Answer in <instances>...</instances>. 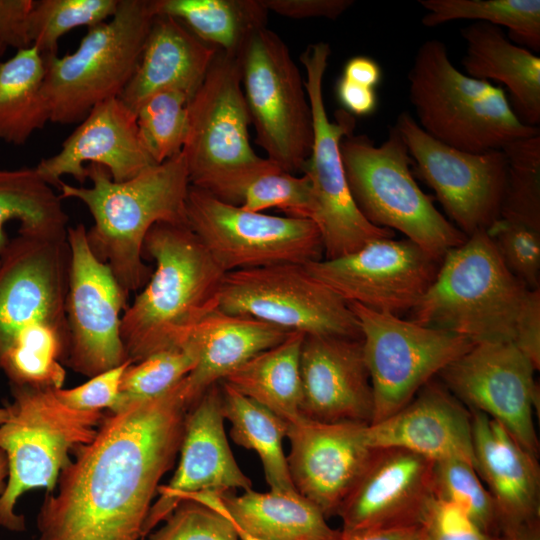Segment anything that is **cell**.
<instances>
[{"mask_svg":"<svg viewBox=\"0 0 540 540\" xmlns=\"http://www.w3.org/2000/svg\"><path fill=\"white\" fill-rule=\"evenodd\" d=\"M191 406L183 378L157 397L103 417L43 501L38 540H141Z\"/></svg>","mask_w":540,"mask_h":540,"instance_id":"6da1fadb","label":"cell"},{"mask_svg":"<svg viewBox=\"0 0 540 540\" xmlns=\"http://www.w3.org/2000/svg\"><path fill=\"white\" fill-rule=\"evenodd\" d=\"M513 344L540 368V288L530 289L518 316Z\"/></svg>","mask_w":540,"mask_h":540,"instance_id":"7dc6e473","label":"cell"},{"mask_svg":"<svg viewBox=\"0 0 540 540\" xmlns=\"http://www.w3.org/2000/svg\"><path fill=\"white\" fill-rule=\"evenodd\" d=\"M232 524H233V523H232ZM233 526H234V528H235V530H236V533H237V535H238L239 540H264V539H261V538H259V537H256V536H254V535H252V534H250V533H248V532H246V531H244V530L238 528V527L235 526L234 524H233Z\"/></svg>","mask_w":540,"mask_h":540,"instance_id":"9f6ffc18","label":"cell"},{"mask_svg":"<svg viewBox=\"0 0 540 540\" xmlns=\"http://www.w3.org/2000/svg\"><path fill=\"white\" fill-rule=\"evenodd\" d=\"M417 540H426L425 536L422 533V530H421V534H420V536L418 537Z\"/></svg>","mask_w":540,"mask_h":540,"instance_id":"91938a15","label":"cell"},{"mask_svg":"<svg viewBox=\"0 0 540 540\" xmlns=\"http://www.w3.org/2000/svg\"><path fill=\"white\" fill-rule=\"evenodd\" d=\"M341 76L357 84L375 89L381 82L382 69L373 58L359 55L350 58L345 63Z\"/></svg>","mask_w":540,"mask_h":540,"instance_id":"f5cc1de1","label":"cell"},{"mask_svg":"<svg viewBox=\"0 0 540 540\" xmlns=\"http://www.w3.org/2000/svg\"><path fill=\"white\" fill-rule=\"evenodd\" d=\"M304 335L291 332L278 345L248 360L227 375L226 383L286 422L301 417L300 350Z\"/></svg>","mask_w":540,"mask_h":540,"instance_id":"d6a6232c","label":"cell"},{"mask_svg":"<svg viewBox=\"0 0 540 540\" xmlns=\"http://www.w3.org/2000/svg\"><path fill=\"white\" fill-rule=\"evenodd\" d=\"M374 448H401L433 462L460 459L475 467L470 410L434 379L393 415L367 425Z\"/></svg>","mask_w":540,"mask_h":540,"instance_id":"d4e9b609","label":"cell"},{"mask_svg":"<svg viewBox=\"0 0 540 540\" xmlns=\"http://www.w3.org/2000/svg\"><path fill=\"white\" fill-rule=\"evenodd\" d=\"M13 401L0 425V449L8 461V477L0 496V526L23 531L25 520L15 512L27 491L53 492L72 450L89 443L103 419L100 411H80L63 404L55 389L11 385Z\"/></svg>","mask_w":540,"mask_h":540,"instance_id":"8992f818","label":"cell"},{"mask_svg":"<svg viewBox=\"0 0 540 540\" xmlns=\"http://www.w3.org/2000/svg\"><path fill=\"white\" fill-rule=\"evenodd\" d=\"M8 477V461L6 454L0 449V496L4 491Z\"/></svg>","mask_w":540,"mask_h":540,"instance_id":"11a10c76","label":"cell"},{"mask_svg":"<svg viewBox=\"0 0 540 540\" xmlns=\"http://www.w3.org/2000/svg\"><path fill=\"white\" fill-rule=\"evenodd\" d=\"M502 150L508 170L500 218L540 231V134L510 141Z\"/></svg>","mask_w":540,"mask_h":540,"instance_id":"74e56055","label":"cell"},{"mask_svg":"<svg viewBox=\"0 0 540 540\" xmlns=\"http://www.w3.org/2000/svg\"><path fill=\"white\" fill-rule=\"evenodd\" d=\"M340 154L352 198L372 225L398 230L441 259L466 241L416 183L413 160L395 125L378 146L364 134L344 137Z\"/></svg>","mask_w":540,"mask_h":540,"instance_id":"52a82bcc","label":"cell"},{"mask_svg":"<svg viewBox=\"0 0 540 540\" xmlns=\"http://www.w3.org/2000/svg\"><path fill=\"white\" fill-rule=\"evenodd\" d=\"M425 182L446 214L467 237L500 218L508 163L502 149L472 153L428 135L409 112L395 123Z\"/></svg>","mask_w":540,"mask_h":540,"instance_id":"9a60e30c","label":"cell"},{"mask_svg":"<svg viewBox=\"0 0 540 540\" xmlns=\"http://www.w3.org/2000/svg\"><path fill=\"white\" fill-rule=\"evenodd\" d=\"M155 16L152 1L119 0L112 17L88 28L75 51L43 56V94L51 122L80 123L94 106L121 94Z\"/></svg>","mask_w":540,"mask_h":540,"instance_id":"ba28073f","label":"cell"},{"mask_svg":"<svg viewBox=\"0 0 540 540\" xmlns=\"http://www.w3.org/2000/svg\"><path fill=\"white\" fill-rule=\"evenodd\" d=\"M196 363V351L187 348L161 351L130 364L122 376L119 396L110 412L165 393L185 378Z\"/></svg>","mask_w":540,"mask_h":540,"instance_id":"b9f144b4","label":"cell"},{"mask_svg":"<svg viewBox=\"0 0 540 540\" xmlns=\"http://www.w3.org/2000/svg\"><path fill=\"white\" fill-rule=\"evenodd\" d=\"M426 540H505L484 532L454 504L435 497L427 502L420 519Z\"/></svg>","mask_w":540,"mask_h":540,"instance_id":"f6af8a7d","label":"cell"},{"mask_svg":"<svg viewBox=\"0 0 540 540\" xmlns=\"http://www.w3.org/2000/svg\"><path fill=\"white\" fill-rule=\"evenodd\" d=\"M237 58L256 144L282 170L303 171L313 144L312 113L305 81L287 45L273 31L258 28Z\"/></svg>","mask_w":540,"mask_h":540,"instance_id":"9c48e42d","label":"cell"},{"mask_svg":"<svg viewBox=\"0 0 540 540\" xmlns=\"http://www.w3.org/2000/svg\"><path fill=\"white\" fill-rule=\"evenodd\" d=\"M130 364L131 361H126L120 366L91 377L80 386L55 389V394L63 404L76 410L111 411L119 396L122 376Z\"/></svg>","mask_w":540,"mask_h":540,"instance_id":"bcb514c9","label":"cell"},{"mask_svg":"<svg viewBox=\"0 0 540 540\" xmlns=\"http://www.w3.org/2000/svg\"><path fill=\"white\" fill-rule=\"evenodd\" d=\"M470 412L475 469L496 504L501 536L512 537L539 525L537 457L524 449L499 422L482 412Z\"/></svg>","mask_w":540,"mask_h":540,"instance_id":"484cf974","label":"cell"},{"mask_svg":"<svg viewBox=\"0 0 540 540\" xmlns=\"http://www.w3.org/2000/svg\"><path fill=\"white\" fill-rule=\"evenodd\" d=\"M86 163L105 167L116 182L155 165L141 139L135 112L118 97L94 106L64 140L59 152L43 158L35 170L58 188L65 175L83 184L87 180Z\"/></svg>","mask_w":540,"mask_h":540,"instance_id":"cb8c5ba5","label":"cell"},{"mask_svg":"<svg viewBox=\"0 0 540 540\" xmlns=\"http://www.w3.org/2000/svg\"><path fill=\"white\" fill-rule=\"evenodd\" d=\"M421 534L420 525L390 528H368L340 530L328 540H417Z\"/></svg>","mask_w":540,"mask_h":540,"instance_id":"816d5d0a","label":"cell"},{"mask_svg":"<svg viewBox=\"0 0 540 540\" xmlns=\"http://www.w3.org/2000/svg\"><path fill=\"white\" fill-rule=\"evenodd\" d=\"M466 53L461 61L466 75L506 86L510 106L525 125L540 123V58L512 43L498 26L473 22L461 30Z\"/></svg>","mask_w":540,"mask_h":540,"instance_id":"f546056e","label":"cell"},{"mask_svg":"<svg viewBox=\"0 0 540 540\" xmlns=\"http://www.w3.org/2000/svg\"><path fill=\"white\" fill-rule=\"evenodd\" d=\"M44 57L31 45L0 62V140L21 145L50 121Z\"/></svg>","mask_w":540,"mask_h":540,"instance_id":"e575fe53","label":"cell"},{"mask_svg":"<svg viewBox=\"0 0 540 540\" xmlns=\"http://www.w3.org/2000/svg\"><path fill=\"white\" fill-rule=\"evenodd\" d=\"M199 503L229 519L238 528L264 540H328L332 529L323 512L297 491L241 495L202 493Z\"/></svg>","mask_w":540,"mask_h":540,"instance_id":"f1b7e54d","label":"cell"},{"mask_svg":"<svg viewBox=\"0 0 540 540\" xmlns=\"http://www.w3.org/2000/svg\"><path fill=\"white\" fill-rule=\"evenodd\" d=\"M155 269L121 319L132 364L167 350H183L194 327L218 305L225 272L187 225L160 222L148 232L143 257Z\"/></svg>","mask_w":540,"mask_h":540,"instance_id":"3957f363","label":"cell"},{"mask_svg":"<svg viewBox=\"0 0 540 540\" xmlns=\"http://www.w3.org/2000/svg\"><path fill=\"white\" fill-rule=\"evenodd\" d=\"M66 238L18 235L0 261V370L50 334L68 337Z\"/></svg>","mask_w":540,"mask_h":540,"instance_id":"8fae6325","label":"cell"},{"mask_svg":"<svg viewBox=\"0 0 540 540\" xmlns=\"http://www.w3.org/2000/svg\"><path fill=\"white\" fill-rule=\"evenodd\" d=\"M360 327L379 422L409 403L419 390L474 342L358 303H348Z\"/></svg>","mask_w":540,"mask_h":540,"instance_id":"4fadbf2b","label":"cell"},{"mask_svg":"<svg viewBox=\"0 0 540 540\" xmlns=\"http://www.w3.org/2000/svg\"><path fill=\"white\" fill-rule=\"evenodd\" d=\"M67 242L70 272L64 364L91 378L130 361L121 339V311L127 297L110 267L92 252L83 224L68 227Z\"/></svg>","mask_w":540,"mask_h":540,"instance_id":"2e32d148","label":"cell"},{"mask_svg":"<svg viewBox=\"0 0 540 540\" xmlns=\"http://www.w3.org/2000/svg\"><path fill=\"white\" fill-rule=\"evenodd\" d=\"M330 54V45L321 41L309 44L300 55L313 123L312 150L303 172L314 196V222L321 234L324 259L345 256L373 240L394 236V231L372 225L350 193L340 143L353 133L355 118L343 109L333 121L327 115L322 86Z\"/></svg>","mask_w":540,"mask_h":540,"instance_id":"30bf717a","label":"cell"},{"mask_svg":"<svg viewBox=\"0 0 540 540\" xmlns=\"http://www.w3.org/2000/svg\"><path fill=\"white\" fill-rule=\"evenodd\" d=\"M222 411L231 423L232 440L260 458L266 482L273 491H297L292 483L283 439L287 437L288 422L267 408L240 394L224 382Z\"/></svg>","mask_w":540,"mask_h":540,"instance_id":"d590c367","label":"cell"},{"mask_svg":"<svg viewBox=\"0 0 540 540\" xmlns=\"http://www.w3.org/2000/svg\"><path fill=\"white\" fill-rule=\"evenodd\" d=\"M217 50L178 20L156 15L138 65L118 98L132 111L147 97L163 90H178L191 98Z\"/></svg>","mask_w":540,"mask_h":540,"instance_id":"4316f807","label":"cell"},{"mask_svg":"<svg viewBox=\"0 0 540 540\" xmlns=\"http://www.w3.org/2000/svg\"><path fill=\"white\" fill-rule=\"evenodd\" d=\"M267 11L294 19L324 17L337 19L354 1L352 0H261Z\"/></svg>","mask_w":540,"mask_h":540,"instance_id":"c3c4849f","label":"cell"},{"mask_svg":"<svg viewBox=\"0 0 540 540\" xmlns=\"http://www.w3.org/2000/svg\"><path fill=\"white\" fill-rule=\"evenodd\" d=\"M6 49L7 47L0 41V62H1V57L3 56Z\"/></svg>","mask_w":540,"mask_h":540,"instance_id":"680465c9","label":"cell"},{"mask_svg":"<svg viewBox=\"0 0 540 540\" xmlns=\"http://www.w3.org/2000/svg\"><path fill=\"white\" fill-rule=\"evenodd\" d=\"M196 187L248 211L278 209L286 216L314 221L316 207L308 177L288 173L268 158L213 177Z\"/></svg>","mask_w":540,"mask_h":540,"instance_id":"4dcf8cb0","label":"cell"},{"mask_svg":"<svg viewBox=\"0 0 540 540\" xmlns=\"http://www.w3.org/2000/svg\"><path fill=\"white\" fill-rule=\"evenodd\" d=\"M8 409L7 407L0 408V425L7 419Z\"/></svg>","mask_w":540,"mask_h":540,"instance_id":"6f0895ef","label":"cell"},{"mask_svg":"<svg viewBox=\"0 0 540 540\" xmlns=\"http://www.w3.org/2000/svg\"><path fill=\"white\" fill-rule=\"evenodd\" d=\"M187 108L188 131L182 153L191 185L199 186L261 159L250 144L251 119L237 57L217 50Z\"/></svg>","mask_w":540,"mask_h":540,"instance_id":"d6986e66","label":"cell"},{"mask_svg":"<svg viewBox=\"0 0 540 540\" xmlns=\"http://www.w3.org/2000/svg\"><path fill=\"white\" fill-rule=\"evenodd\" d=\"M290 333L260 320L226 313L218 307L210 311L194 327L184 347L197 353V363L185 377L191 403L252 357L281 343Z\"/></svg>","mask_w":540,"mask_h":540,"instance_id":"83f0119b","label":"cell"},{"mask_svg":"<svg viewBox=\"0 0 540 540\" xmlns=\"http://www.w3.org/2000/svg\"><path fill=\"white\" fill-rule=\"evenodd\" d=\"M217 307L288 332L362 338L349 304L315 279L302 264L225 273Z\"/></svg>","mask_w":540,"mask_h":540,"instance_id":"5bb4252c","label":"cell"},{"mask_svg":"<svg viewBox=\"0 0 540 540\" xmlns=\"http://www.w3.org/2000/svg\"><path fill=\"white\" fill-rule=\"evenodd\" d=\"M62 199L35 168L0 169V261L19 235L66 238Z\"/></svg>","mask_w":540,"mask_h":540,"instance_id":"1f68e13d","label":"cell"},{"mask_svg":"<svg viewBox=\"0 0 540 540\" xmlns=\"http://www.w3.org/2000/svg\"><path fill=\"white\" fill-rule=\"evenodd\" d=\"M433 464L401 448L375 449L338 509L342 530L420 525L433 496Z\"/></svg>","mask_w":540,"mask_h":540,"instance_id":"603a6c76","label":"cell"},{"mask_svg":"<svg viewBox=\"0 0 540 540\" xmlns=\"http://www.w3.org/2000/svg\"><path fill=\"white\" fill-rule=\"evenodd\" d=\"M34 1L0 0V41L17 50L31 46L28 19Z\"/></svg>","mask_w":540,"mask_h":540,"instance_id":"681fc988","label":"cell"},{"mask_svg":"<svg viewBox=\"0 0 540 540\" xmlns=\"http://www.w3.org/2000/svg\"><path fill=\"white\" fill-rule=\"evenodd\" d=\"M432 491L435 497L457 506L487 534L502 537L494 499L472 464L460 459L434 462Z\"/></svg>","mask_w":540,"mask_h":540,"instance_id":"60d3db41","label":"cell"},{"mask_svg":"<svg viewBox=\"0 0 540 540\" xmlns=\"http://www.w3.org/2000/svg\"><path fill=\"white\" fill-rule=\"evenodd\" d=\"M189 99L181 91L163 90L147 97L135 109L141 139L155 164L182 151L188 131Z\"/></svg>","mask_w":540,"mask_h":540,"instance_id":"f35d334b","label":"cell"},{"mask_svg":"<svg viewBox=\"0 0 540 540\" xmlns=\"http://www.w3.org/2000/svg\"><path fill=\"white\" fill-rule=\"evenodd\" d=\"M91 186L61 182V199L74 198L89 210L94 224L87 239L94 255L106 263L125 296L143 288L151 276L143 244L157 223L187 225L190 178L182 151L136 176L116 182L108 170L86 165Z\"/></svg>","mask_w":540,"mask_h":540,"instance_id":"7a4b0ae2","label":"cell"},{"mask_svg":"<svg viewBox=\"0 0 540 540\" xmlns=\"http://www.w3.org/2000/svg\"><path fill=\"white\" fill-rule=\"evenodd\" d=\"M441 262L413 241L392 237L305 267L347 303L399 316L418 304L435 281Z\"/></svg>","mask_w":540,"mask_h":540,"instance_id":"e0dca14e","label":"cell"},{"mask_svg":"<svg viewBox=\"0 0 540 540\" xmlns=\"http://www.w3.org/2000/svg\"><path fill=\"white\" fill-rule=\"evenodd\" d=\"M143 540H239L232 522L192 500H183Z\"/></svg>","mask_w":540,"mask_h":540,"instance_id":"ee69618b","label":"cell"},{"mask_svg":"<svg viewBox=\"0 0 540 540\" xmlns=\"http://www.w3.org/2000/svg\"><path fill=\"white\" fill-rule=\"evenodd\" d=\"M529 290L507 269L486 230H480L445 254L410 320L474 343H513Z\"/></svg>","mask_w":540,"mask_h":540,"instance_id":"277c9868","label":"cell"},{"mask_svg":"<svg viewBox=\"0 0 540 540\" xmlns=\"http://www.w3.org/2000/svg\"><path fill=\"white\" fill-rule=\"evenodd\" d=\"M336 97L343 110L356 116L372 115L378 106L375 89L352 82L341 76L335 85Z\"/></svg>","mask_w":540,"mask_h":540,"instance_id":"f907efd6","label":"cell"},{"mask_svg":"<svg viewBox=\"0 0 540 540\" xmlns=\"http://www.w3.org/2000/svg\"><path fill=\"white\" fill-rule=\"evenodd\" d=\"M301 416L325 423L370 424L374 397L362 338L304 335Z\"/></svg>","mask_w":540,"mask_h":540,"instance_id":"7402d4cb","label":"cell"},{"mask_svg":"<svg viewBox=\"0 0 540 540\" xmlns=\"http://www.w3.org/2000/svg\"><path fill=\"white\" fill-rule=\"evenodd\" d=\"M408 81L418 125L445 145L482 153L540 134L518 119L501 87L458 70L442 41L420 45Z\"/></svg>","mask_w":540,"mask_h":540,"instance_id":"5b68a950","label":"cell"},{"mask_svg":"<svg viewBox=\"0 0 540 540\" xmlns=\"http://www.w3.org/2000/svg\"><path fill=\"white\" fill-rule=\"evenodd\" d=\"M486 232L507 269L527 288H540V231L499 218Z\"/></svg>","mask_w":540,"mask_h":540,"instance_id":"7bdbcfd3","label":"cell"},{"mask_svg":"<svg viewBox=\"0 0 540 540\" xmlns=\"http://www.w3.org/2000/svg\"><path fill=\"white\" fill-rule=\"evenodd\" d=\"M536 368L511 342H478L437 376L469 410L499 422L538 457L534 411L539 407Z\"/></svg>","mask_w":540,"mask_h":540,"instance_id":"ac0fdd59","label":"cell"},{"mask_svg":"<svg viewBox=\"0 0 540 540\" xmlns=\"http://www.w3.org/2000/svg\"><path fill=\"white\" fill-rule=\"evenodd\" d=\"M419 3L427 11L422 18L424 26L476 20L506 27L509 38L517 44L536 52L540 50L539 0H420Z\"/></svg>","mask_w":540,"mask_h":540,"instance_id":"8d00e7d4","label":"cell"},{"mask_svg":"<svg viewBox=\"0 0 540 540\" xmlns=\"http://www.w3.org/2000/svg\"><path fill=\"white\" fill-rule=\"evenodd\" d=\"M119 0L34 1L28 19L31 45L43 56L57 55L58 41L67 32L97 26L112 17Z\"/></svg>","mask_w":540,"mask_h":540,"instance_id":"ab89813d","label":"cell"},{"mask_svg":"<svg viewBox=\"0 0 540 540\" xmlns=\"http://www.w3.org/2000/svg\"><path fill=\"white\" fill-rule=\"evenodd\" d=\"M155 15L181 22L192 34L219 51L237 57L248 36L266 27L261 0H152Z\"/></svg>","mask_w":540,"mask_h":540,"instance_id":"836d02e7","label":"cell"},{"mask_svg":"<svg viewBox=\"0 0 540 540\" xmlns=\"http://www.w3.org/2000/svg\"><path fill=\"white\" fill-rule=\"evenodd\" d=\"M367 425L325 423L303 416L288 422L292 483L326 517L337 514L375 451L367 441Z\"/></svg>","mask_w":540,"mask_h":540,"instance_id":"44dd1931","label":"cell"},{"mask_svg":"<svg viewBox=\"0 0 540 540\" xmlns=\"http://www.w3.org/2000/svg\"><path fill=\"white\" fill-rule=\"evenodd\" d=\"M505 540H540V525L530 527L512 537H506Z\"/></svg>","mask_w":540,"mask_h":540,"instance_id":"db71d44e","label":"cell"},{"mask_svg":"<svg viewBox=\"0 0 540 540\" xmlns=\"http://www.w3.org/2000/svg\"><path fill=\"white\" fill-rule=\"evenodd\" d=\"M220 382L209 387L190 407L184 424L177 469L152 504L143 526V540L182 502L199 492L227 493L252 488L237 464L224 428Z\"/></svg>","mask_w":540,"mask_h":540,"instance_id":"ffe728a7","label":"cell"},{"mask_svg":"<svg viewBox=\"0 0 540 540\" xmlns=\"http://www.w3.org/2000/svg\"><path fill=\"white\" fill-rule=\"evenodd\" d=\"M187 226L225 272L323 259L321 234L310 219L252 212L190 185Z\"/></svg>","mask_w":540,"mask_h":540,"instance_id":"7c38bea8","label":"cell"}]
</instances>
